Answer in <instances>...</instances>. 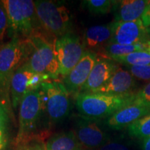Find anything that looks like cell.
I'll list each match as a JSON object with an SVG mask.
<instances>
[{
	"label": "cell",
	"instance_id": "1",
	"mask_svg": "<svg viewBox=\"0 0 150 150\" xmlns=\"http://www.w3.org/2000/svg\"><path fill=\"white\" fill-rule=\"evenodd\" d=\"M27 56L26 39L17 36L0 47V99L11 115H13L11 99V83L17 70Z\"/></svg>",
	"mask_w": 150,
	"mask_h": 150
},
{
	"label": "cell",
	"instance_id": "2",
	"mask_svg": "<svg viewBox=\"0 0 150 150\" xmlns=\"http://www.w3.org/2000/svg\"><path fill=\"white\" fill-rule=\"evenodd\" d=\"M27 56L23 63L29 70L56 80L59 76V65L54 50V42H50L44 34L38 31L26 39Z\"/></svg>",
	"mask_w": 150,
	"mask_h": 150
},
{
	"label": "cell",
	"instance_id": "3",
	"mask_svg": "<svg viewBox=\"0 0 150 150\" xmlns=\"http://www.w3.org/2000/svg\"><path fill=\"white\" fill-rule=\"evenodd\" d=\"M135 93L126 95H110L99 93H79L76 97V104L81 116L96 120L108 118L118 110L134 100Z\"/></svg>",
	"mask_w": 150,
	"mask_h": 150
},
{
	"label": "cell",
	"instance_id": "4",
	"mask_svg": "<svg viewBox=\"0 0 150 150\" xmlns=\"http://www.w3.org/2000/svg\"><path fill=\"white\" fill-rule=\"evenodd\" d=\"M8 18V34L27 39L39 31L40 27L32 0L0 1Z\"/></svg>",
	"mask_w": 150,
	"mask_h": 150
},
{
	"label": "cell",
	"instance_id": "5",
	"mask_svg": "<svg viewBox=\"0 0 150 150\" xmlns=\"http://www.w3.org/2000/svg\"><path fill=\"white\" fill-rule=\"evenodd\" d=\"M35 13L41 28L56 38L72 32L70 12L65 6L47 0L34 1Z\"/></svg>",
	"mask_w": 150,
	"mask_h": 150
},
{
	"label": "cell",
	"instance_id": "6",
	"mask_svg": "<svg viewBox=\"0 0 150 150\" xmlns=\"http://www.w3.org/2000/svg\"><path fill=\"white\" fill-rule=\"evenodd\" d=\"M19 106V127L16 145L32 138L33 132L37 128L45 110L44 98L40 88L26 94Z\"/></svg>",
	"mask_w": 150,
	"mask_h": 150
},
{
	"label": "cell",
	"instance_id": "7",
	"mask_svg": "<svg viewBox=\"0 0 150 150\" xmlns=\"http://www.w3.org/2000/svg\"><path fill=\"white\" fill-rule=\"evenodd\" d=\"M40 90L44 98L45 110L52 124L63 122L70 111V93L63 82L49 80L43 82Z\"/></svg>",
	"mask_w": 150,
	"mask_h": 150
},
{
	"label": "cell",
	"instance_id": "8",
	"mask_svg": "<svg viewBox=\"0 0 150 150\" xmlns=\"http://www.w3.org/2000/svg\"><path fill=\"white\" fill-rule=\"evenodd\" d=\"M54 50L59 65V74L63 77L77 64L85 52L83 42L72 32L56 38Z\"/></svg>",
	"mask_w": 150,
	"mask_h": 150
},
{
	"label": "cell",
	"instance_id": "9",
	"mask_svg": "<svg viewBox=\"0 0 150 150\" xmlns=\"http://www.w3.org/2000/svg\"><path fill=\"white\" fill-rule=\"evenodd\" d=\"M49 80L50 79L48 76L33 72L22 64L11 80V99L13 110L18 109L26 94L38 89L43 82Z\"/></svg>",
	"mask_w": 150,
	"mask_h": 150
},
{
	"label": "cell",
	"instance_id": "10",
	"mask_svg": "<svg viewBox=\"0 0 150 150\" xmlns=\"http://www.w3.org/2000/svg\"><path fill=\"white\" fill-rule=\"evenodd\" d=\"M74 133L86 150H95L108 142V134L93 120L81 116L76 119Z\"/></svg>",
	"mask_w": 150,
	"mask_h": 150
},
{
	"label": "cell",
	"instance_id": "11",
	"mask_svg": "<svg viewBox=\"0 0 150 150\" xmlns=\"http://www.w3.org/2000/svg\"><path fill=\"white\" fill-rule=\"evenodd\" d=\"M97 57L95 52L85 50L77 64L67 76L63 77V83L70 95L76 97L81 93L96 63Z\"/></svg>",
	"mask_w": 150,
	"mask_h": 150
},
{
	"label": "cell",
	"instance_id": "12",
	"mask_svg": "<svg viewBox=\"0 0 150 150\" xmlns=\"http://www.w3.org/2000/svg\"><path fill=\"white\" fill-rule=\"evenodd\" d=\"M113 22V34L110 43L130 45L150 39L148 28L140 19L132 22Z\"/></svg>",
	"mask_w": 150,
	"mask_h": 150
},
{
	"label": "cell",
	"instance_id": "13",
	"mask_svg": "<svg viewBox=\"0 0 150 150\" xmlns=\"http://www.w3.org/2000/svg\"><path fill=\"white\" fill-rule=\"evenodd\" d=\"M118 65L108 58L97 57L96 63L80 93H95L109 81Z\"/></svg>",
	"mask_w": 150,
	"mask_h": 150
},
{
	"label": "cell",
	"instance_id": "14",
	"mask_svg": "<svg viewBox=\"0 0 150 150\" xmlns=\"http://www.w3.org/2000/svg\"><path fill=\"white\" fill-rule=\"evenodd\" d=\"M150 113V105L131 103L106 118V125L113 130H120Z\"/></svg>",
	"mask_w": 150,
	"mask_h": 150
},
{
	"label": "cell",
	"instance_id": "15",
	"mask_svg": "<svg viewBox=\"0 0 150 150\" xmlns=\"http://www.w3.org/2000/svg\"><path fill=\"white\" fill-rule=\"evenodd\" d=\"M136 86V78L131 73L129 70L118 67L107 83L95 93L117 95H126L132 93Z\"/></svg>",
	"mask_w": 150,
	"mask_h": 150
},
{
	"label": "cell",
	"instance_id": "16",
	"mask_svg": "<svg viewBox=\"0 0 150 150\" xmlns=\"http://www.w3.org/2000/svg\"><path fill=\"white\" fill-rule=\"evenodd\" d=\"M114 22L96 25L86 30L83 44L85 50L95 52L102 47H105L111 40L113 34Z\"/></svg>",
	"mask_w": 150,
	"mask_h": 150
},
{
	"label": "cell",
	"instance_id": "17",
	"mask_svg": "<svg viewBox=\"0 0 150 150\" xmlns=\"http://www.w3.org/2000/svg\"><path fill=\"white\" fill-rule=\"evenodd\" d=\"M149 0H121L115 1L112 11L115 22H132L141 18Z\"/></svg>",
	"mask_w": 150,
	"mask_h": 150
},
{
	"label": "cell",
	"instance_id": "18",
	"mask_svg": "<svg viewBox=\"0 0 150 150\" xmlns=\"http://www.w3.org/2000/svg\"><path fill=\"white\" fill-rule=\"evenodd\" d=\"M46 150H86L76 138L74 131L56 134L47 140Z\"/></svg>",
	"mask_w": 150,
	"mask_h": 150
},
{
	"label": "cell",
	"instance_id": "19",
	"mask_svg": "<svg viewBox=\"0 0 150 150\" xmlns=\"http://www.w3.org/2000/svg\"><path fill=\"white\" fill-rule=\"evenodd\" d=\"M106 58L127 66L150 65V52H138L124 56H110Z\"/></svg>",
	"mask_w": 150,
	"mask_h": 150
},
{
	"label": "cell",
	"instance_id": "20",
	"mask_svg": "<svg viewBox=\"0 0 150 150\" xmlns=\"http://www.w3.org/2000/svg\"><path fill=\"white\" fill-rule=\"evenodd\" d=\"M129 136L145 139L150 137V113L131 124L127 127Z\"/></svg>",
	"mask_w": 150,
	"mask_h": 150
},
{
	"label": "cell",
	"instance_id": "21",
	"mask_svg": "<svg viewBox=\"0 0 150 150\" xmlns=\"http://www.w3.org/2000/svg\"><path fill=\"white\" fill-rule=\"evenodd\" d=\"M85 8L93 15H106L112 10L115 1L112 0H86L83 1Z\"/></svg>",
	"mask_w": 150,
	"mask_h": 150
},
{
	"label": "cell",
	"instance_id": "22",
	"mask_svg": "<svg viewBox=\"0 0 150 150\" xmlns=\"http://www.w3.org/2000/svg\"><path fill=\"white\" fill-rule=\"evenodd\" d=\"M10 114L0 99V143L6 146Z\"/></svg>",
	"mask_w": 150,
	"mask_h": 150
},
{
	"label": "cell",
	"instance_id": "23",
	"mask_svg": "<svg viewBox=\"0 0 150 150\" xmlns=\"http://www.w3.org/2000/svg\"><path fill=\"white\" fill-rule=\"evenodd\" d=\"M127 67L136 79L142 81H150V65Z\"/></svg>",
	"mask_w": 150,
	"mask_h": 150
},
{
	"label": "cell",
	"instance_id": "24",
	"mask_svg": "<svg viewBox=\"0 0 150 150\" xmlns=\"http://www.w3.org/2000/svg\"><path fill=\"white\" fill-rule=\"evenodd\" d=\"M16 145V150H46L45 143L33 138Z\"/></svg>",
	"mask_w": 150,
	"mask_h": 150
},
{
	"label": "cell",
	"instance_id": "25",
	"mask_svg": "<svg viewBox=\"0 0 150 150\" xmlns=\"http://www.w3.org/2000/svg\"><path fill=\"white\" fill-rule=\"evenodd\" d=\"M133 103L150 105V81L138 92L135 93Z\"/></svg>",
	"mask_w": 150,
	"mask_h": 150
},
{
	"label": "cell",
	"instance_id": "26",
	"mask_svg": "<svg viewBox=\"0 0 150 150\" xmlns=\"http://www.w3.org/2000/svg\"><path fill=\"white\" fill-rule=\"evenodd\" d=\"M8 18L2 4L0 2V45L6 32L8 31Z\"/></svg>",
	"mask_w": 150,
	"mask_h": 150
},
{
	"label": "cell",
	"instance_id": "27",
	"mask_svg": "<svg viewBox=\"0 0 150 150\" xmlns=\"http://www.w3.org/2000/svg\"><path fill=\"white\" fill-rule=\"evenodd\" d=\"M95 150H130L127 146L117 142H107Z\"/></svg>",
	"mask_w": 150,
	"mask_h": 150
},
{
	"label": "cell",
	"instance_id": "28",
	"mask_svg": "<svg viewBox=\"0 0 150 150\" xmlns=\"http://www.w3.org/2000/svg\"><path fill=\"white\" fill-rule=\"evenodd\" d=\"M145 27H150V3L146 8L145 12L140 18Z\"/></svg>",
	"mask_w": 150,
	"mask_h": 150
},
{
	"label": "cell",
	"instance_id": "29",
	"mask_svg": "<svg viewBox=\"0 0 150 150\" xmlns=\"http://www.w3.org/2000/svg\"><path fill=\"white\" fill-rule=\"evenodd\" d=\"M142 150H150V137L143 139L142 144Z\"/></svg>",
	"mask_w": 150,
	"mask_h": 150
},
{
	"label": "cell",
	"instance_id": "30",
	"mask_svg": "<svg viewBox=\"0 0 150 150\" xmlns=\"http://www.w3.org/2000/svg\"><path fill=\"white\" fill-rule=\"evenodd\" d=\"M148 31H149V38H150V27L148 28Z\"/></svg>",
	"mask_w": 150,
	"mask_h": 150
},
{
	"label": "cell",
	"instance_id": "31",
	"mask_svg": "<svg viewBox=\"0 0 150 150\" xmlns=\"http://www.w3.org/2000/svg\"><path fill=\"white\" fill-rule=\"evenodd\" d=\"M1 45H0V47H1Z\"/></svg>",
	"mask_w": 150,
	"mask_h": 150
}]
</instances>
